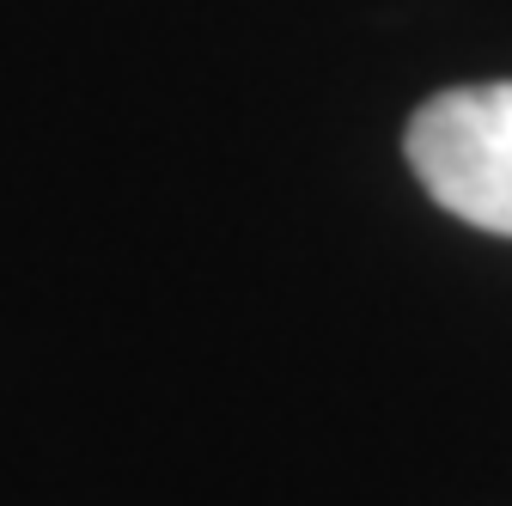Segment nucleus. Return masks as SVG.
I'll return each instance as SVG.
<instances>
[{
    "instance_id": "nucleus-1",
    "label": "nucleus",
    "mask_w": 512,
    "mask_h": 506,
    "mask_svg": "<svg viewBox=\"0 0 512 506\" xmlns=\"http://www.w3.org/2000/svg\"><path fill=\"white\" fill-rule=\"evenodd\" d=\"M403 147L421 189L445 214L512 238V80L452 86L427 98Z\"/></svg>"
}]
</instances>
